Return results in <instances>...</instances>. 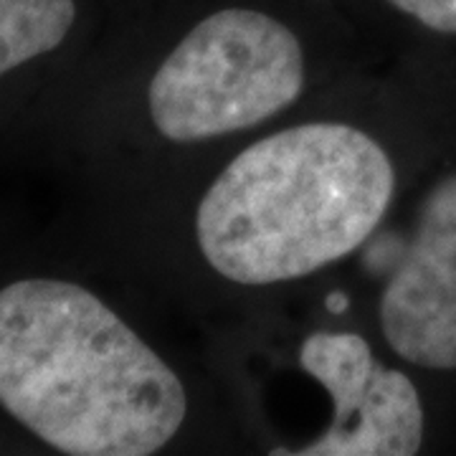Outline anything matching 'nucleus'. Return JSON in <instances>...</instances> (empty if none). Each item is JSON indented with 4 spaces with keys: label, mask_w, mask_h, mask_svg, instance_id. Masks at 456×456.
I'll return each instance as SVG.
<instances>
[{
    "label": "nucleus",
    "mask_w": 456,
    "mask_h": 456,
    "mask_svg": "<svg viewBox=\"0 0 456 456\" xmlns=\"http://www.w3.org/2000/svg\"><path fill=\"white\" fill-rule=\"evenodd\" d=\"M401 13L436 33H456V0H388Z\"/></svg>",
    "instance_id": "obj_8"
},
{
    "label": "nucleus",
    "mask_w": 456,
    "mask_h": 456,
    "mask_svg": "<svg viewBox=\"0 0 456 456\" xmlns=\"http://www.w3.org/2000/svg\"><path fill=\"white\" fill-rule=\"evenodd\" d=\"M424 406L413 380L403 370L378 362L362 403L345 424L330 426L299 452L272 454L413 456L424 444Z\"/></svg>",
    "instance_id": "obj_5"
},
{
    "label": "nucleus",
    "mask_w": 456,
    "mask_h": 456,
    "mask_svg": "<svg viewBox=\"0 0 456 456\" xmlns=\"http://www.w3.org/2000/svg\"><path fill=\"white\" fill-rule=\"evenodd\" d=\"M393 193V160L368 132L342 122L287 127L213 180L196 213L198 248L236 284L310 277L373 236Z\"/></svg>",
    "instance_id": "obj_2"
},
{
    "label": "nucleus",
    "mask_w": 456,
    "mask_h": 456,
    "mask_svg": "<svg viewBox=\"0 0 456 456\" xmlns=\"http://www.w3.org/2000/svg\"><path fill=\"white\" fill-rule=\"evenodd\" d=\"M345 307H347V297H345V294L338 292V294H330V297H327V310L330 312L340 314Z\"/></svg>",
    "instance_id": "obj_9"
},
{
    "label": "nucleus",
    "mask_w": 456,
    "mask_h": 456,
    "mask_svg": "<svg viewBox=\"0 0 456 456\" xmlns=\"http://www.w3.org/2000/svg\"><path fill=\"white\" fill-rule=\"evenodd\" d=\"M299 365L332 398L330 426H342L362 403L378 360L368 340L355 332H314L302 342Z\"/></svg>",
    "instance_id": "obj_6"
},
{
    "label": "nucleus",
    "mask_w": 456,
    "mask_h": 456,
    "mask_svg": "<svg viewBox=\"0 0 456 456\" xmlns=\"http://www.w3.org/2000/svg\"><path fill=\"white\" fill-rule=\"evenodd\" d=\"M380 330L411 365L456 368V173L421 203L406 259L380 297Z\"/></svg>",
    "instance_id": "obj_4"
},
{
    "label": "nucleus",
    "mask_w": 456,
    "mask_h": 456,
    "mask_svg": "<svg viewBox=\"0 0 456 456\" xmlns=\"http://www.w3.org/2000/svg\"><path fill=\"white\" fill-rule=\"evenodd\" d=\"M305 89V51L292 28L251 8L196 23L147 86L155 130L203 142L256 127L292 107Z\"/></svg>",
    "instance_id": "obj_3"
},
{
    "label": "nucleus",
    "mask_w": 456,
    "mask_h": 456,
    "mask_svg": "<svg viewBox=\"0 0 456 456\" xmlns=\"http://www.w3.org/2000/svg\"><path fill=\"white\" fill-rule=\"evenodd\" d=\"M77 0H0V77L64 46Z\"/></svg>",
    "instance_id": "obj_7"
},
{
    "label": "nucleus",
    "mask_w": 456,
    "mask_h": 456,
    "mask_svg": "<svg viewBox=\"0 0 456 456\" xmlns=\"http://www.w3.org/2000/svg\"><path fill=\"white\" fill-rule=\"evenodd\" d=\"M0 408L69 456H150L178 436L188 395L117 312L69 279L0 289Z\"/></svg>",
    "instance_id": "obj_1"
}]
</instances>
